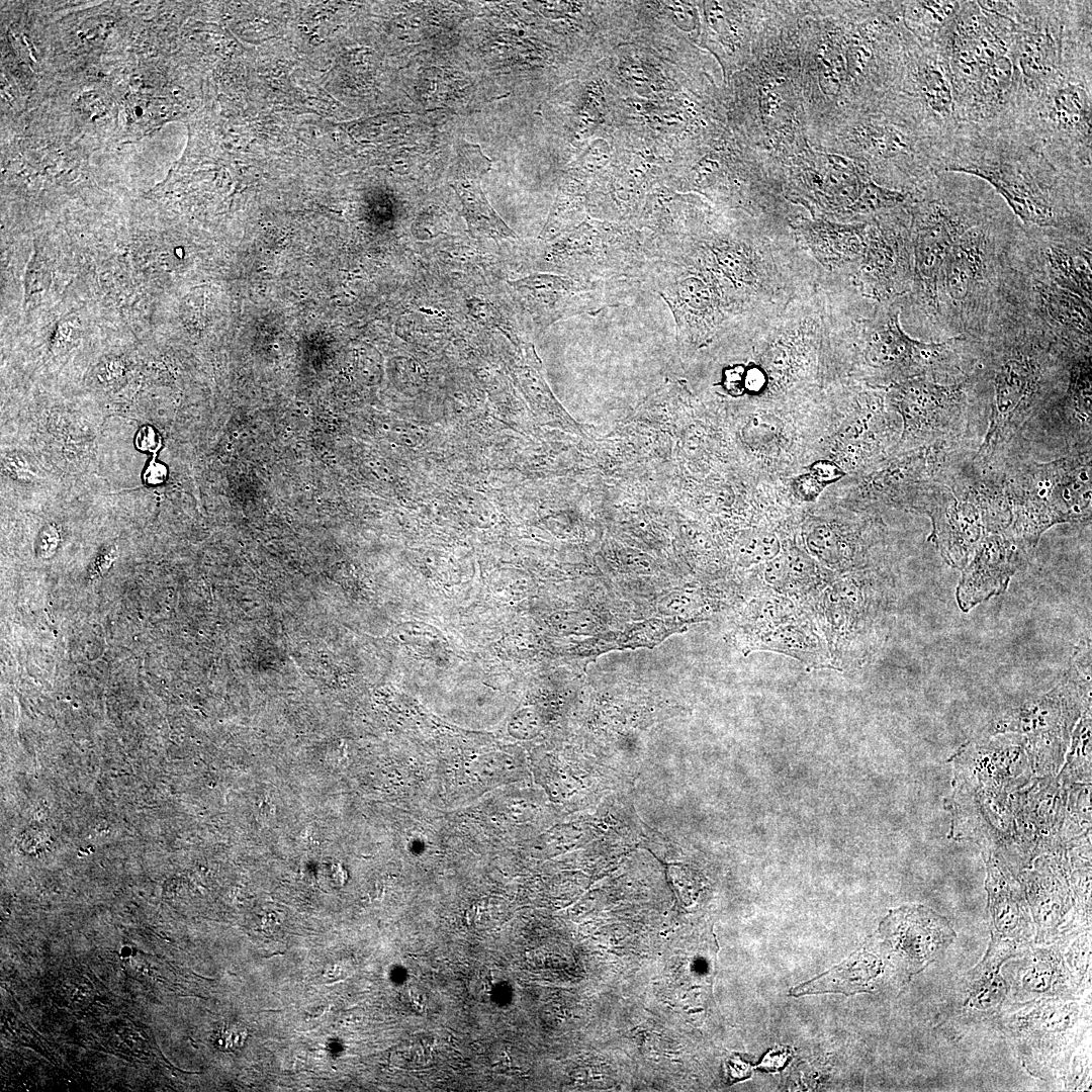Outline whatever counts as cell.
Returning a JSON list of instances; mask_svg holds the SVG:
<instances>
[{
  "mask_svg": "<svg viewBox=\"0 0 1092 1092\" xmlns=\"http://www.w3.org/2000/svg\"><path fill=\"white\" fill-rule=\"evenodd\" d=\"M764 381V375L758 368L749 369L744 374V386L750 391L760 390Z\"/></svg>",
  "mask_w": 1092,
  "mask_h": 1092,
  "instance_id": "obj_26",
  "label": "cell"
},
{
  "mask_svg": "<svg viewBox=\"0 0 1092 1092\" xmlns=\"http://www.w3.org/2000/svg\"><path fill=\"white\" fill-rule=\"evenodd\" d=\"M916 512L929 517L932 530L928 539L942 560L962 570L986 534L978 508L948 485L936 482L926 490Z\"/></svg>",
  "mask_w": 1092,
  "mask_h": 1092,
  "instance_id": "obj_5",
  "label": "cell"
},
{
  "mask_svg": "<svg viewBox=\"0 0 1092 1092\" xmlns=\"http://www.w3.org/2000/svg\"><path fill=\"white\" fill-rule=\"evenodd\" d=\"M1028 555L1029 552L1009 535L985 534L962 569L956 589L959 608L968 613L1002 595Z\"/></svg>",
  "mask_w": 1092,
  "mask_h": 1092,
  "instance_id": "obj_7",
  "label": "cell"
},
{
  "mask_svg": "<svg viewBox=\"0 0 1092 1092\" xmlns=\"http://www.w3.org/2000/svg\"><path fill=\"white\" fill-rule=\"evenodd\" d=\"M168 476L167 467L159 461H151L144 472V481L148 485H159L165 482Z\"/></svg>",
  "mask_w": 1092,
  "mask_h": 1092,
  "instance_id": "obj_23",
  "label": "cell"
},
{
  "mask_svg": "<svg viewBox=\"0 0 1092 1092\" xmlns=\"http://www.w3.org/2000/svg\"><path fill=\"white\" fill-rule=\"evenodd\" d=\"M821 484L812 474L802 475L795 481L797 493L804 499H814L821 491Z\"/></svg>",
  "mask_w": 1092,
  "mask_h": 1092,
  "instance_id": "obj_22",
  "label": "cell"
},
{
  "mask_svg": "<svg viewBox=\"0 0 1092 1092\" xmlns=\"http://www.w3.org/2000/svg\"><path fill=\"white\" fill-rule=\"evenodd\" d=\"M779 539L770 533H760L749 540L744 549V561L747 564H765L779 555Z\"/></svg>",
  "mask_w": 1092,
  "mask_h": 1092,
  "instance_id": "obj_18",
  "label": "cell"
},
{
  "mask_svg": "<svg viewBox=\"0 0 1092 1092\" xmlns=\"http://www.w3.org/2000/svg\"><path fill=\"white\" fill-rule=\"evenodd\" d=\"M58 541V532L54 526L47 527L41 533L40 537V550L42 552L52 551L55 548Z\"/></svg>",
  "mask_w": 1092,
  "mask_h": 1092,
  "instance_id": "obj_27",
  "label": "cell"
},
{
  "mask_svg": "<svg viewBox=\"0 0 1092 1092\" xmlns=\"http://www.w3.org/2000/svg\"><path fill=\"white\" fill-rule=\"evenodd\" d=\"M246 1037V1029L240 1025L229 1024L216 1032L214 1044L223 1051H232L242 1046Z\"/></svg>",
  "mask_w": 1092,
  "mask_h": 1092,
  "instance_id": "obj_19",
  "label": "cell"
},
{
  "mask_svg": "<svg viewBox=\"0 0 1092 1092\" xmlns=\"http://www.w3.org/2000/svg\"><path fill=\"white\" fill-rule=\"evenodd\" d=\"M911 66L913 95L923 128L944 147L963 125L946 59L933 41L918 44Z\"/></svg>",
  "mask_w": 1092,
  "mask_h": 1092,
  "instance_id": "obj_6",
  "label": "cell"
},
{
  "mask_svg": "<svg viewBox=\"0 0 1092 1092\" xmlns=\"http://www.w3.org/2000/svg\"><path fill=\"white\" fill-rule=\"evenodd\" d=\"M745 372L740 366L725 371V387L731 393H740L743 388Z\"/></svg>",
  "mask_w": 1092,
  "mask_h": 1092,
  "instance_id": "obj_24",
  "label": "cell"
},
{
  "mask_svg": "<svg viewBox=\"0 0 1092 1092\" xmlns=\"http://www.w3.org/2000/svg\"><path fill=\"white\" fill-rule=\"evenodd\" d=\"M761 101L763 112L770 116L776 113L780 106V95L774 90L770 84L764 86L761 92Z\"/></svg>",
  "mask_w": 1092,
  "mask_h": 1092,
  "instance_id": "obj_25",
  "label": "cell"
},
{
  "mask_svg": "<svg viewBox=\"0 0 1092 1092\" xmlns=\"http://www.w3.org/2000/svg\"><path fill=\"white\" fill-rule=\"evenodd\" d=\"M894 602L892 580L877 572L826 589L819 605L830 648L858 657L873 654L886 637Z\"/></svg>",
  "mask_w": 1092,
  "mask_h": 1092,
  "instance_id": "obj_4",
  "label": "cell"
},
{
  "mask_svg": "<svg viewBox=\"0 0 1092 1092\" xmlns=\"http://www.w3.org/2000/svg\"><path fill=\"white\" fill-rule=\"evenodd\" d=\"M756 646L791 655L812 666L829 662L820 637L803 622L783 623L760 632Z\"/></svg>",
  "mask_w": 1092,
  "mask_h": 1092,
  "instance_id": "obj_12",
  "label": "cell"
},
{
  "mask_svg": "<svg viewBox=\"0 0 1092 1092\" xmlns=\"http://www.w3.org/2000/svg\"><path fill=\"white\" fill-rule=\"evenodd\" d=\"M883 972L881 960L862 949L853 952L841 964L824 974L793 987L789 996L822 993H841L850 996L861 992H873L870 982Z\"/></svg>",
  "mask_w": 1092,
  "mask_h": 1092,
  "instance_id": "obj_11",
  "label": "cell"
},
{
  "mask_svg": "<svg viewBox=\"0 0 1092 1092\" xmlns=\"http://www.w3.org/2000/svg\"><path fill=\"white\" fill-rule=\"evenodd\" d=\"M974 226L953 206L941 200L928 202L921 215L916 246L918 279L932 307L938 305V288L943 261L954 241Z\"/></svg>",
  "mask_w": 1092,
  "mask_h": 1092,
  "instance_id": "obj_8",
  "label": "cell"
},
{
  "mask_svg": "<svg viewBox=\"0 0 1092 1092\" xmlns=\"http://www.w3.org/2000/svg\"><path fill=\"white\" fill-rule=\"evenodd\" d=\"M973 379L946 382L921 376L903 384L895 395L904 418L905 445L940 442L979 447L986 430V408L971 395Z\"/></svg>",
  "mask_w": 1092,
  "mask_h": 1092,
  "instance_id": "obj_3",
  "label": "cell"
},
{
  "mask_svg": "<svg viewBox=\"0 0 1092 1092\" xmlns=\"http://www.w3.org/2000/svg\"><path fill=\"white\" fill-rule=\"evenodd\" d=\"M961 1H916L905 6L904 16L921 43L931 42L954 15Z\"/></svg>",
  "mask_w": 1092,
  "mask_h": 1092,
  "instance_id": "obj_15",
  "label": "cell"
},
{
  "mask_svg": "<svg viewBox=\"0 0 1092 1092\" xmlns=\"http://www.w3.org/2000/svg\"><path fill=\"white\" fill-rule=\"evenodd\" d=\"M1091 64L1077 65L1016 105L1009 121L1030 134L1061 168L1091 173Z\"/></svg>",
  "mask_w": 1092,
  "mask_h": 1092,
  "instance_id": "obj_2",
  "label": "cell"
},
{
  "mask_svg": "<svg viewBox=\"0 0 1092 1092\" xmlns=\"http://www.w3.org/2000/svg\"><path fill=\"white\" fill-rule=\"evenodd\" d=\"M986 234L972 226L951 245L942 264L940 282L956 301L965 300L985 269Z\"/></svg>",
  "mask_w": 1092,
  "mask_h": 1092,
  "instance_id": "obj_10",
  "label": "cell"
},
{
  "mask_svg": "<svg viewBox=\"0 0 1092 1092\" xmlns=\"http://www.w3.org/2000/svg\"><path fill=\"white\" fill-rule=\"evenodd\" d=\"M1092 453L1066 454L1037 462L1029 457L1005 463L1012 523L1007 535L1029 553L1058 524H1090Z\"/></svg>",
  "mask_w": 1092,
  "mask_h": 1092,
  "instance_id": "obj_1",
  "label": "cell"
},
{
  "mask_svg": "<svg viewBox=\"0 0 1092 1092\" xmlns=\"http://www.w3.org/2000/svg\"><path fill=\"white\" fill-rule=\"evenodd\" d=\"M898 946L917 971L933 962L956 936L949 922L925 907H911L893 916Z\"/></svg>",
  "mask_w": 1092,
  "mask_h": 1092,
  "instance_id": "obj_9",
  "label": "cell"
},
{
  "mask_svg": "<svg viewBox=\"0 0 1092 1092\" xmlns=\"http://www.w3.org/2000/svg\"><path fill=\"white\" fill-rule=\"evenodd\" d=\"M1051 268L1064 289L1091 299V269L1086 256H1074L1062 248H1051L1048 254Z\"/></svg>",
  "mask_w": 1092,
  "mask_h": 1092,
  "instance_id": "obj_16",
  "label": "cell"
},
{
  "mask_svg": "<svg viewBox=\"0 0 1092 1092\" xmlns=\"http://www.w3.org/2000/svg\"><path fill=\"white\" fill-rule=\"evenodd\" d=\"M811 474L823 485L836 481L842 476V471L834 463L829 461H817L811 467Z\"/></svg>",
  "mask_w": 1092,
  "mask_h": 1092,
  "instance_id": "obj_21",
  "label": "cell"
},
{
  "mask_svg": "<svg viewBox=\"0 0 1092 1092\" xmlns=\"http://www.w3.org/2000/svg\"><path fill=\"white\" fill-rule=\"evenodd\" d=\"M451 186L461 200L462 213L470 230L484 233L492 238L518 239L513 230L491 208L477 181L457 177Z\"/></svg>",
  "mask_w": 1092,
  "mask_h": 1092,
  "instance_id": "obj_13",
  "label": "cell"
},
{
  "mask_svg": "<svg viewBox=\"0 0 1092 1092\" xmlns=\"http://www.w3.org/2000/svg\"><path fill=\"white\" fill-rule=\"evenodd\" d=\"M810 553L825 565L838 567L842 559L840 539L837 533L827 525H817L806 538Z\"/></svg>",
  "mask_w": 1092,
  "mask_h": 1092,
  "instance_id": "obj_17",
  "label": "cell"
},
{
  "mask_svg": "<svg viewBox=\"0 0 1092 1092\" xmlns=\"http://www.w3.org/2000/svg\"><path fill=\"white\" fill-rule=\"evenodd\" d=\"M134 443L136 448L143 452L156 453L162 446V438L154 427L147 425L139 430Z\"/></svg>",
  "mask_w": 1092,
  "mask_h": 1092,
  "instance_id": "obj_20",
  "label": "cell"
},
{
  "mask_svg": "<svg viewBox=\"0 0 1092 1092\" xmlns=\"http://www.w3.org/2000/svg\"><path fill=\"white\" fill-rule=\"evenodd\" d=\"M1037 291L1050 315L1078 333L1091 335V312L1088 302L1071 291L1057 286L1038 284Z\"/></svg>",
  "mask_w": 1092,
  "mask_h": 1092,
  "instance_id": "obj_14",
  "label": "cell"
}]
</instances>
